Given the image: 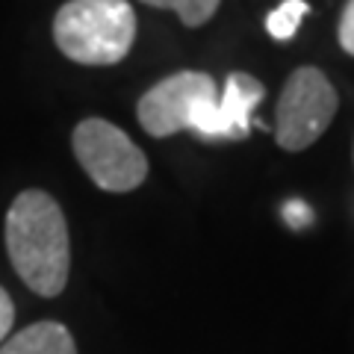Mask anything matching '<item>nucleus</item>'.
I'll return each instance as SVG.
<instances>
[{"label": "nucleus", "mask_w": 354, "mask_h": 354, "mask_svg": "<svg viewBox=\"0 0 354 354\" xmlns=\"http://www.w3.org/2000/svg\"><path fill=\"white\" fill-rule=\"evenodd\" d=\"M307 12H310V6L304 3V0H283V3L278 9H272L269 18H266V30H269L272 39L290 41Z\"/></svg>", "instance_id": "nucleus-9"}, {"label": "nucleus", "mask_w": 354, "mask_h": 354, "mask_svg": "<svg viewBox=\"0 0 354 354\" xmlns=\"http://www.w3.org/2000/svg\"><path fill=\"white\" fill-rule=\"evenodd\" d=\"M337 115V88L328 77L304 65L286 80L274 109V139L283 151H304L328 130Z\"/></svg>", "instance_id": "nucleus-5"}, {"label": "nucleus", "mask_w": 354, "mask_h": 354, "mask_svg": "<svg viewBox=\"0 0 354 354\" xmlns=\"http://www.w3.org/2000/svg\"><path fill=\"white\" fill-rule=\"evenodd\" d=\"M74 157L104 192H133L148 177V157L124 130L104 118H86L71 133Z\"/></svg>", "instance_id": "nucleus-4"}, {"label": "nucleus", "mask_w": 354, "mask_h": 354, "mask_svg": "<svg viewBox=\"0 0 354 354\" xmlns=\"http://www.w3.org/2000/svg\"><path fill=\"white\" fill-rule=\"evenodd\" d=\"M283 218L290 221V227L301 230V227H307L310 221H313V213H310V207H307V204H301V201H290V204L283 207Z\"/></svg>", "instance_id": "nucleus-11"}, {"label": "nucleus", "mask_w": 354, "mask_h": 354, "mask_svg": "<svg viewBox=\"0 0 354 354\" xmlns=\"http://www.w3.org/2000/svg\"><path fill=\"white\" fill-rule=\"evenodd\" d=\"M139 3L153 6V9H171L183 21V27L195 30V27H204L216 15L221 0H139Z\"/></svg>", "instance_id": "nucleus-8"}, {"label": "nucleus", "mask_w": 354, "mask_h": 354, "mask_svg": "<svg viewBox=\"0 0 354 354\" xmlns=\"http://www.w3.org/2000/svg\"><path fill=\"white\" fill-rule=\"evenodd\" d=\"M136 39V12L127 0H68L53 15V41L71 62L115 65Z\"/></svg>", "instance_id": "nucleus-2"}, {"label": "nucleus", "mask_w": 354, "mask_h": 354, "mask_svg": "<svg viewBox=\"0 0 354 354\" xmlns=\"http://www.w3.org/2000/svg\"><path fill=\"white\" fill-rule=\"evenodd\" d=\"M6 254L12 269L36 295L53 298L71 272V239L62 207L48 192H21L6 213Z\"/></svg>", "instance_id": "nucleus-1"}, {"label": "nucleus", "mask_w": 354, "mask_h": 354, "mask_svg": "<svg viewBox=\"0 0 354 354\" xmlns=\"http://www.w3.org/2000/svg\"><path fill=\"white\" fill-rule=\"evenodd\" d=\"M218 106V86L204 71H177L160 80L139 97L136 115L142 130L153 139H165L189 130L201 139H213Z\"/></svg>", "instance_id": "nucleus-3"}, {"label": "nucleus", "mask_w": 354, "mask_h": 354, "mask_svg": "<svg viewBox=\"0 0 354 354\" xmlns=\"http://www.w3.org/2000/svg\"><path fill=\"white\" fill-rule=\"evenodd\" d=\"M0 354H77V346L65 325L36 322L6 339V346H0Z\"/></svg>", "instance_id": "nucleus-7"}, {"label": "nucleus", "mask_w": 354, "mask_h": 354, "mask_svg": "<svg viewBox=\"0 0 354 354\" xmlns=\"http://www.w3.org/2000/svg\"><path fill=\"white\" fill-rule=\"evenodd\" d=\"M263 92L266 88L257 77H251L245 71L227 74L225 88L218 95V106H216L213 139H245L251 130L254 109L263 101Z\"/></svg>", "instance_id": "nucleus-6"}, {"label": "nucleus", "mask_w": 354, "mask_h": 354, "mask_svg": "<svg viewBox=\"0 0 354 354\" xmlns=\"http://www.w3.org/2000/svg\"><path fill=\"white\" fill-rule=\"evenodd\" d=\"M12 322H15V304H12V298H9V292L0 286V342L6 339Z\"/></svg>", "instance_id": "nucleus-12"}, {"label": "nucleus", "mask_w": 354, "mask_h": 354, "mask_svg": "<svg viewBox=\"0 0 354 354\" xmlns=\"http://www.w3.org/2000/svg\"><path fill=\"white\" fill-rule=\"evenodd\" d=\"M337 39L342 44V50L354 57V0H348L346 9H342V18H339V27H337Z\"/></svg>", "instance_id": "nucleus-10"}]
</instances>
